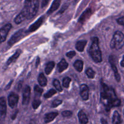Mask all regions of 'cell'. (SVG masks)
<instances>
[{"label":"cell","instance_id":"22","mask_svg":"<svg viewBox=\"0 0 124 124\" xmlns=\"http://www.w3.org/2000/svg\"><path fill=\"white\" fill-rule=\"evenodd\" d=\"M54 65H55V64H54V62H50L46 64V67L45 68V72H46L47 75H49L50 74L51 72L52 71V70L54 68Z\"/></svg>","mask_w":124,"mask_h":124},{"label":"cell","instance_id":"31","mask_svg":"<svg viewBox=\"0 0 124 124\" xmlns=\"http://www.w3.org/2000/svg\"><path fill=\"white\" fill-rule=\"evenodd\" d=\"M62 103V101L61 100H54V101L52 103V106L53 107H57L58 106H59V105H61Z\"/></svg>","mask_w":124,"mask_h":124},{"label":"cell","instance_id":"26","mask_svg":"<svg viewBox=\"0 0 124 124\" xmlns=\"http://www.w3.org/2000/svg\"><path fill=\"white\" fill-rule=\"evenodd\" d=\"M86 74H87L88 78L93 79L94 77V75H95V72L91 68H88L86 71Z\"/></svg>","mask_w":124,"mask_h":124},{"label":"cell","instance_id":"8","mask_svg":"<svg viewBox=\"0 0 124 124\" xmlns=\"http://www.w3.org/2000/svg\"><path fill=\"white\" fill-rule=\"evenodd\" d=\"M44 16H42V17H41L36 22L34 23V24H31L30 27H29V29L27 30V33H30V32H32L35 31V30H37L40 26L43 23L44 20Z\"/></svg>","mask_w":124,"mask_h":124},{"label":"cell","instance_id":"41","mask_svg":"<svg viewBox=\"0 0 124 124\" xmlns=\"http://www.w3.org/2000/svg\"><path fill=\"white\" fill-rule=\"evenodd\" d=\"M78 1V0H75V1Z\"/></svg>","mask_w":124,"mask_h":124},{"label":"cell","instance_id":"11","mask_svg":"<svg viewBox=\"0 0 124 124\" xmlns=\"http://www.w3.org/2000/svg\"><path fill=\"white\" fill-rule=\"evenodd\" d=\"M109 62H110V64H111L113 71H114V74H115L116 80H117V81H120V80H121V76H120L118 72V70H117V68H116V64H115V57H114L113 55L110 56V58H109Z\"/></svg>","mask_w":124,"mask_h":124},{"label":"cell","instance_id":"15","mask_svg":"<svg viewBox=\"0 0 124 124\" xmlns=\"http://www.w3.org/2000/svg\"><path fill=\"white\" fill-rule=\"evenodd\" d=\"M78 118L81 124H87L88 122V117L83 111H79L78 113Z\"/></svg>","mask_w":124,"mask_h":124},{"label":"cell","instance_id":"33","mask_svg":"<svg viewBox=\"0 0 124 124\" xmlns=\"http://www.w3.org/2000/svg\"><path fill=\"white\" fill-rule=\"evenodd\" d=\"M117 21L119 24L124 26V17H121V18H118L117 19Z\"/></svg>","mask_w":124,"mask_h":124},{"label":"cell","instance_id":"2","mask_svg":"<svg viewBox=\"0 0 124 124\" xmlns=\"http://www.w3.org/2000/svg\"><path fill=\"white\" fill-rule=\"evenodd\" d=\"M39 5V0H25L21 12L15 17V23L16 24L21 23L26 19L33 18L37 13Z\"/></svg>","mask_w":124,"mask_h":124},{"label":"cell","instance_id":"1","mask_svg":"<svg viewBox=\"0 0 124 124\" xmlns=\"http://www.w3.org/2000/svg\"><path fill=\"white\" fill-rule=\"evenodd\" d=\"M101 101L105 106L106 110L109 111L113 107L120 106L121 103V100L116 96L115 90L103 82H101Z\"/></svg>","mask_w":124,"mask_h":124},{"label":"cell","instance_id":"12","mask_svg":"<svg viewBox=\"0 0 124 124\" xmlns=\"http://www.w3.org/2000/svg\"><path fill=\"white\" fill-rule=\"evenodd\" d=\"M80 95L82 98L84 100H87L89 97V88L87 85L83 84L80 87Z\"/></svg>","mask_w":124,"mask_h":124},{"label":"cell","instance_id":"21","mask_svg":"<svg viewBox=\"0 0 124 124\" xmlns=\"http://www.w3.org/2000/svg\"><path fill=\"white\" fill-rule=\"evenodd\" d=\"M38 80L39 83V85L41 86H46L47 85V80L43 73H41L39 75L38 78Z\"/></svg>","mask_w":124,"mask_h":124},{"label":"cell","instance_id":"40","mask_svg":"<svg viewBox=\"0 0 124 124\" xmlns=\"http://www.w3.org/2000/svg\"><path fill=\"white\" fill-rule=\"evenodd\" d=\"M39 63V57H38L37 60H36V67L38 66Z\"/></svg>","mask_w":124,"mask_h":124},{"label":"cell","instance_id":"34","mask_svg":"<svg viewBox=\"0 0 124 124\" xmlns=\"http://www.w3.org/2000/svg\"><path fill=\"white\" fill-rule=\"evenodd\" d=\"M50 0H42V2H41V7H45L48 3L49 2Z\"/></svg>","mask_w":124,"mask_h":124},{"label":"cell","instance_id":"18","mask_svg":"<svg viewBox=\"0 0 124 124\" xmlns=\"http://www.w3.org/2000/svg\"><path fill=\"white\" fill-rule=\"evenodd\" d=\"M87 41L86 40H80L78 41L76 43V49H77V51H79V52H82L84 51L85 48V46L87 44Z\"/></svg>","mask_w":124,"mask_h":124},{"label":"cell","instance_id":"23","mask_svg":"<svg viewBox=\"0 0 124 124\" xmlns=\"http://www.w3.org/2000/svg\"><path fill=\"white\" fill-rule=\"evenodd\" d=\"M84 63L82 60H78L74 63V67L78 72H82L83 70Z\"/></svg>","mask_w":124,"mask_h":124},{"label":"cell","instance_id":"30","mask_svg":"<svg viewBox=\"0 0 124 124\" xmlns=\"http://www.w3.org/2000/svg\"><path fill=\"white\" fill-rule=\"evenodd\" d=\"M62 115L64 117H70L72 115V113L70 111H64L62 113Z\"/></svg>","mask_w":124,"mask_h":124},{"label":"cell","instance_id":"32","mask_svg":"<svg viewBox=\"0 0 124 124\" xmlns=\"http://www.w3.org/2000/svg\"><path fill=\"white\" fill-rule=\"evenodd\" d=\"M76 55V52L75 51H70V52H67L66 53V56L68 57L69 58H71L74 57V56Z\"/></svg>","mask_w":124,"mask_h":124},{"label":"cell","instance_id":"3","mask_svg":"<svg viewBox=\"0 0 124 124\" xmlns=\"http://www.w3.org/2000/svg\"><path fill=\"white\" fill-rule=\"evenodd\" d=\"M88 52L94 62L100 63L102 62V53L99 48V39L98 37H94L93 38L92 44L90 45L88 49Z\"/></svg>","mask_w":124,"mask_h":124},{"label":"cell","instance_id":"39","mask_svg":"<svg viewBox=\"0 0 124 124\" xmlns=\"http://www.w3.org/2000/svg\"><path fill=\"white\" fill-rule=\"evenodd\" d=\"M121 65L122 67H124V56L123 57V59H122V60L121 62Z\"/></svg>","mask_w":124,"mask_h":124},{"label":"cell","instance_id":"24","mask_svg":"<svg viewBox=\"0 0 124 124\" xmlns=\"http://www.w3.org/2000/svg\"><path fill=\"white\" fill-rule=\"evenodd\" d=\"M53 83L54 87H55L56 89H57V91H58L59 92H62V88L61 85L59 80L55 79V80H53Z\"/></svg>","mask_w":124,"mask_h":124},{"label":"cell","instance_id":"10","mask_svg":"<svg viewBox=\"0 0 124 124\" xmlns=\"http://www.w3.org/2000/svg\"><path fill=\"white\" fill-rule=\"evenodd\" d=\"M30 93H31V89L30 86H26L24 88L23 94V104L24 105H27L29 104L30 98Z\"/></svg>","mask_w":124,"mask_h":124},{"label":"cell","instance_id":"6","mask_svg":"<svg viewBox=\"0 0 124 124\" xmlns=\"http://www.w3.org/2000/svg\"><path fill=\"white\" fill-rule=\"evenodd\" d=\"M12 27V24L8 23L0 29V43L4 42L6 40L8 32L10 31Z\"/></svg>","mask_w":124,"mask_h":124},{"label":"cell","instance_id":"38","mask_svg":"<svg viewBox=\"0 0 124 124\" xmlns=\"http://www.w3.org/2000/svg\"><path fill=\"white\" fill-rule=\"evenodd\" d=\"M12 81H11L10 82V83L8 84V85H7V87H6V88L5 89H6V90H7V89H9V88H10V85H12Z\"/></svg>","mask_w":124,"mask_h":124},{"label":"cell","instance_id":"5","mask_svg":"<svg viewBox=\"0 0 124 124\" xmlns=\"http://www.w3.org/2000/svg\"><path fill=\"white\" fill-rule=\"evenodd\" d=\"M25 33H27V32H25L24 29H20L18 31H17L13 35H12V37L8 41V45L9 46H12V45L14 44L15 43L19 41L23 36H24V35Z\"/></svg>","mask_w":124,"mask_h":124},{"label":"cell","instance_id":"35","mask_svg":"<svg viewBox=\"0 0 124 124\" xmlns=\"http://www.w3.org/2000/svg\"><path fill=\"white\" fill-rule=\"evenodd\" d=\"M68 7H69V5L64 4V6H62V9L59 11V13H63V12H64V11H65V10L68 8Z\"/></svg>","mask_w":124,"mask_h":124},{"label":"cell","instance_id":"13","mask_svg":"<svg viewBox=\"0 0 124 124\" xmlns=\"http://www.w3.org/2000/svg\"><path fill=\"white\" fill-rule=\"evenodd\" d=\"M92 15V9L91 8H88L86 9L83 13H82L81 16H80L79 18L78 19V22L80 23H84L89 17H90Z\"/></svg>","mask_w":124,"mask_h":124},{"label":"cell","instance_id":"7","mask_svg":"<svg viewBox=\"0 0 124 124\" xmlns=\"http://www.w3.org/2000/svg\"><path fill=\"white\" fill-rule=\"evenodd\" d=\"M7 113L6 101L4 97L0 98V121L4 120Z\"/></svg>","mask_w":124,"mask_h":124},{"label":"cell","instance_id":"25","mask_svg":"<svg viewBox=\"0 0 124 124\" xmlns=\"http://www.w3.org/2000/svg\"><path fill=\"white\" fill-rule=\"evenodd\" d=\"M42 92H43V89H42L41 88H40L39 86L36 85L35 87V93L36 95V97H39L41 96V95L42 94Z\"/></svg>","mask_w":124,"mask_h":124},{"label":"cell","instance_id":"4","mask_svg":"<svg viewBox=\"0 0 124 124\" xmlns=\"http://www.w3.org/2000/svg\"><path fill=\"white\" fill-rule=\"evenodd\" d=\"M110 47L111 49L119 50L124 46V35L120 31H116L114 34L113 38L110 42Z\"/></svg>","mask_w":124,"mask_h":124},{"label":"cell","instance_id":"17","mask_svg":"<svg viewBox=\"0 0 124 124\" xmlns=\"http://www.w3.org/2000/svg\"><path fill=\"white\" fill-rule=\"evenodd\" d=\"M58 115V113L57 112H52L49 113L48 114H46L44 117V121L46 123H50L53 121L56 117Z\"/></svg>","mask_w":124,"mask_h":124},{"label":"cell","instance_id":"20","mask_svg":"<svg viewBox=\"0 0 124 124\" xmlns=\"http://www.w3.org/2000/svg\"><path fill=\"white\" fill-rule=\"evenodd\" d=\"M112 121L113 124H121V123H122L121 115H120L119 113L117 111L114 112Z\"/></svg>","mask_w":124,"mask_h":124},{"label":"cell","instance_id":"37","mask_svg":"<svg viewBox=\"0 0 124 124\" xmlns=\"http://www.w3.org/2000/svg\"><path fill=\"white\" fill-rule=\"evenodd\" d=\"M101 122L102 124H108L106 119H104V118H102V119H101Z\"/></svg>","mask_w":124,"mask_h":124},{"label":"cell","instance_id":"29","mask_svg":"<svg viewBox=\"0 0 124 124\" xmlns=\"http://www.w3.org/2000/svg\"><path fill=\"white\" fill-rule=\"evenodd\" d=\"M41 100L39 99V98H35L32 103L33 108L35 109H37V108L39 107V106L41 105Z\"/></svg>","mask_w":124,"mask_h":124},{"label":"cell","instance_id":"14","mask_svg":"<svg viewBox=\"0 0 124 124\" xmlns=\"http://www.w3.org/2000/svg\"><path fill=\"white\" fill-rule=\"evenodd\" d=\"M61 2V0H54L52 2L50 9L47 11V14L50 15L54 12L55 10H56L60 6Z\"/></svg>","mask_w":124,"mask_h":124},{"label":"cell","instance_id":"16","mask_svg":"<svg viewBox=\"0 0 124 124\" xmlns=\"http://www.w3.org/2000/svg\"><path fill=\"white\" fill-rule=\"evenodd\" d=\"M69 64L65 59H62L61 62L58 64V70L59 72H62L64 71L67 69Z\"/></svg>","mask_w":124,"mask_h":124},{"label":"cell","instance_id":"19","mask_svg":"<svg viewBox=\"0 0 124 124\" xmlns=\"http://www.w3.org/2000/svg\"><path fill=\"white\" fill-rule=\"evenodd\" d=\"M21 53V50H19V49L17 50V51H16L15 53L13 55H12V57H11L9 59L7 60V65H9V64H10L11 63H14V62H15L17 59H18V57H19Z\"/></svg>","mask_w":124,"mask_h":124},{"label":"cell","instance_id":"9","mask_svg":"<svg viewBox=\"0 0 124 124\" xmlns=\"http://www.w3.org/2000/svg\"><path fill=\"white\" fill-rule=\"evenodd\" d=\"M18 100H19V97L14 92H12L10 94L8 97V105L12 108H15L17 106L18 103Z\"/></svg>","mask_w":124,"mask_h":124},{"label":"cell","instance_id":"28","mask_svg":"<svg viewBox=\"0 0 124 124\" xmlns=\"http://www.w3.org/2000/svg\"><path fill=\"white\" fill-rule=\"evenodd\" d=\"M57 92V91H56L55 89H52L49 90L48 91V92H47L46 94H44V97L45 98H50V97H52L53 95L55 94Z\"/></svg>","mask_w":124,"mask_h":124},{"label":"cell","instance_id":"36","mask_svg":"<svg viewBox=\"0 0 124 124\" xmlns=\"http://www.w3.org/2000/svg\"><path fill=\"white\" fill-rule=\"evenodd\" d=\"M22 86H23V83H22V81H20L19 83H18V85L16 86V89L19 91L21 89V88H22Z\"/></svg>","mask_w":124,"mask_h":124},{"label":"cell","instance_id":"27","mask_svg":"<svg viewBox=\"0 0 124 124\" xmlns=\"http://www.w3.org/2000/svg\"><path fill=\"white\" fill-rule=\"evenodd\" d=\"M70 81H71V79L69 77H66L63 79L62 85L65 88H69V85H70Z\"/></svg>","mask_w":124,"mask_h":124}]
</instances>
